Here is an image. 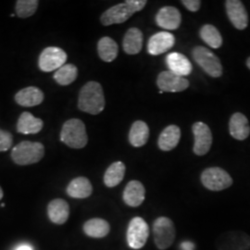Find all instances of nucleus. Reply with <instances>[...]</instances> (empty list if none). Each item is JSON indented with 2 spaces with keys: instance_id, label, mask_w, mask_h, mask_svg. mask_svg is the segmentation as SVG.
Instances as JSON below:
<instances>
[{
  "instance_id": "nucleus-1",
  "label": "nucleus",
  "mask_w": 250,
  "mask_h": 250,
  "mask_svg": "<svg viewBox=\"0 0 250 250\" xmlns=\"http://www.w3.org/2000/svg\"><path fill=\"white\" fill-rule=\"evenodd\" d=\"M105 97L98 82H88L81 89L78 99L79 109L92 115H98L105 108Z\"/></svg>"
},
{
  "instance_id": "nucleus-2",
  "label": "nucleus",
  "mask_w": 250,
  "mask_h": 250,
  "mask_svg": "<svg viewBox=\"0 0 250 250\" xmlns=\"http://www.w3.org/2000/svg\"><path fill=\"white\" fill-rule=\"evenodd\" d=\"M45 156V146L39 142L22 141L15 146L11 151V159L16 164L25 166L35 164Z\"/></svg>"
},
{
  "instance_id": "nucleus-3",
  "label": "nucleus",
  "mask_w": 250,
  "mask_h": 250,
  "mask_svg": "<svg viewBox=\"0 0 250 250\" xmlns=\"http://www.w3.org/2000/svg\"><path fill=\"white\" fill-rule=\"evenodd\" d=\"M61 140L72 148L80 149L88 142V136L84 124L79 119H71L62 126Z\"/></svg>"
},
{
  "instance_id": "nucleus-4",
  "label": "nucleus",
  "mask_w": 250,
  "mask_h": 250,
  "mask_svg": "<svg viewBox=\"0 0 250 250\" xmlns=\"http://www.w3.org/2000/svg\"><path fill=\"white\" fill-rule=\"evenodd\" d=\"M153 235L155 245L159 250L169 249L175 239V226L167 217H160L153 224Z\"/></svg>"
},
{
  "instance_id": "nucleus-5",
  "label": "nucleus",
  "mask_w": 250,
  "mask_h": 250,
  "mask_svg": "<svg viewBox=\"0 0 250 250\" xmlns=\"http://www.w3.org/2000/svg\"><path fill=\"white\" fill-rule=\"evenodd\" d=\"M195 62L209 76L218 78L223 74V66L220 59L212 51L204 46H196L192 51Z\"/></svg>"
},
{
  "instance_id": "nucleus-6",
  "label": "nucleus",
  "mask_w": 250,
  "mask_h": 250,
  "mask_svg": "<svg viewBox=\"0 0 250 250\" xmlns=\"http://www.w3.org/2000/svg\"><path fill=\"white\" fill-rule=\"evenodd\" d=\"M218 250H250V236L241 231H230L220 234L216 242Z\"/></svg>"
},
{
  "instance_id": "nucleus-7",
  "label": "nucleus",
  "mask_w": 250,
  "mask_h": 250,
  "mask_svg": "<svg viewBox=\"0 0 250 250\" xmlns=\"http://www.w3.org/2000/svg\"><path fill=\"white\" fill-rule=\"evenodd\" d=\"M201 182L203 186L210 191H222L232 185V179L230 174L219 167L206 169L201 174Z\"/></svg>"
},
{
  "instance_id": "nucleus-8",
  "label": "nucleus",
  "mask_w": 250,
  "mask_h": 250,
  "mask_svg": "<svg viewBox=\"0 0 250 250\" xmlns=\"http://www.w3.org/2000/svg\"><path fill=\"white\" fill-rule=\"evenodd\" d=\"M149 227L141 217L133 218L127 230V242L131 249L140 250L147 241Z\"/></svg>"
},
{
  "instance_id": "nucleus-9",
  "label": "nucleus",
  "mask_w": 250,
  "mask_h": 250,
  "mask_svg": "<svg viewBox=\"0 0 250 250\" xmlns=\"http://www.w3.org/2000/svg\"><path fill=\"white\" fill-rule=\"evenodd\" d=\"M68 56L66 52L56 46L45 48L39 56L38 66L42 72H50L62 68L67 62Z\"/></svg>"
},
{
  "instance_id": "nucleus-10",
  "label": "nucleus",
  "mask_w": 250,
  "mask_h": 250,
  "mask_svg": "<svg viewBox=\"0 0 250 250\" xmlns=\"http://www.w3.org/2000/svg\"><path fill=\"white\" fill-rule=\"evenodd\" d=\"M192 130L195 136L193 151L197 156H204L209 151L212 145L211 131L208 125L201 122L194 124Z\"/></svg>"
},
{
  "instance_id": "nucleus-11",
  "label": "nucleus",
  "mask_w": 250,
  "mask_h": 250,
  "mask_svg": "<svg viewBox=\"0 0 250 250\" xmlns=\"http://www.w3.org/2000/svg\"><path fill=\"white\" fill-rule=\"evenodd\" d=\"M134 10L125 1L124 3L117 4L107 9L100 17V21L104 26L112 24H119L126 21L134 15Z\"/></svg>"
},
{
  "instance_id": "nucleus-12",
  "label": "nucleus",
  "mask_w": 250,
  "mask_h": 250,
  "mask_svg": "<svg viewBox=\"0 0 250 250\" xmlns=\"http://www.w3.org/2000/svg\"><path fill=\"white\" fill-rule=\"evenodd\" d=\"M157 84L162 92L176 93L188 89L189 81L170 71H164L159 74Z\"/></svg>"
},
{
  "instance_id": "nucleus-13",
  "label": "nucleus",
  "mask_w": 250,
  "mask_h": 250,
  "mask_svg": "<svg viewBox=\"0 0 250 250\" xmlns=\"http://www.w3.org/2000/svg\"><path fill=\"white\" fill-rule=\"evenodd\" d=\"M226 12L232 25L238 30H244L249 25V15L242 1L227 0L225 2Z\"/></svg>"
},
{
  "instance_id": "nucleus-14",
  "label": "nucleus",
  "mask_w": 250,
  "mask_h": 250,
  "mask_svg": "<svg viewBox=\"0 0 250 250\" xmlns=\"http://www.w3.org/2000/svg\"><path fill=\"white\" fill-rule=\"evenodd\" d=\"M175 43V37L168 32H160L149 38L147 43V52L152 56L165 53Z\"/></svg>"
},
{
  "instance_id": "nucleus-15",
  "label": "nucleus",
  "mask_w": 250,
  "mask_h": 250,
  "mask_svg": "<svg viewBox=\"0 0 250 250\" xmlns=\"http://www.w3.org/2000/svg\"><path fill=\"white\" fill-rule=\"evenodd\" d=\"M182 21V16L178 9L166 6L161 8L156 16V22L159 26L166 30L178 29Z\"/></svg>"
},
{
  "instance_id": "nucleus-16",
  "label": "nucleus",
  "mask_w": 250,
  "mask_h": 250,
  "mask_svg": "<svg viewBox=\"0 0 250 250\" xmlns=\"http://www.w3.org/2000/svg\"><path fill=\"white\" fill-rule=\"evenodd\" d=\"M44 99L45 95L43 91L36 86L25 87L20 90L15 95V101L21 107H36L40 105Z\"/></svg>"
},
{
  "instance_id": "nucleus-17",
  "label": "nucleus",
  "mask_w": 250,
  "mask_h": 250,
  "mask_svg": "<svg viewBox=\"0 0 250 250\" xmlns=\"http://www.w3.org/2000/svg\"><path fill=\"white\" fill-rule=\"evenodd\" d=\"M47 214L49 220L54 224H64L70 216L69 204L62 198L53 199L47 206Z\"/></svg>"
},
{
  "instance_id": "nucleus-18",
  "label": "nucleus",
  "mask_w": 250,
  "mask_h": 250,
  "mask_svg": "<svg viewBox=\"0 0 250 250\" xmlns=\"http://www.w3.org/2000/svg\"><path fill=\"white\" fill-rule=\"evenodd\" d=\"M146 189L143 184L139 181H131L127 184L124 191V200L126 205L130 207H138L145 200Z\"/></svg>"
},
{
  "instance_id": "nucleus-19",
  "label": "nucleus",
  "mask_w": 250,
  "mask_h": 250,
  "mask_svg": "<svg viewBox=\"0 0 250 250\" xmlns=\"http://www.w3.org/2000/svg\"><path fill=\"white\" fill-rule=\"evenodd\" d=\"M229 132L234 139L245 140L250 134V126L248 118L240 112L234 113L229 123Z\"/></svg>"
},
{
  "instance_id": "nucleus-20",
  "label": "nucleus",
  "mask_w": 250,
  "mask_h": 250,
  "mask_svg": "<svg viewBox=\"0 0 250 250\" xmlns=\"http://www.w3.org/2000/svg\"><path fill=\"white\" fill-rule=\"evenodd\" d=\"M166 63L170 72L180 76H188L192 72V64L188 58L178 52H172L166 57Z\"/></svg>"
},
{
  "instance_id": "nucleus-21",
  "label": "nucleus",
  "mask_w": 250,
  "mask_h": 250,
  "mask_svg": "<svg viewBox=\"0 0 250 250\" xmlns=\"http://www.w3.org/2000/svg\"><path fill=\"white\" fill-rule=\"evenodd\" d=\"M124 50L128 55L138 54L143 46V34L138 28H130L124 38Z\"/></svg>"
},
{
  "instance_id": "nucleus-22",
  "label": "nucleus",
  "mask_w": 250,
  "mask_h": 250,
  "mask_svg": "<svg viewBox=\"0 0 250 250\" xmlns=\"http://www.w3.org/2000/svg\"><path fill=\"white\" fill-rule=\"evenodd\" d=\"M181 138V130L177 125H169L159 137V147L162 151H170L177 145Z\"/></svg>"
},
{
  "instance_id": "nucleus-23",
  "label": "nucleus",
  "mask_w": 250,
  "mask_h": 250,
  "mask_svg": "<svg viewBox=\"0 0 250 250\" xmlns=\"http://www.w3.org/2000/svg\"><path fill=\"white\" fill-rule=\"evenodd\" d=\"M44 126L41 119L36 118L30 112H23L21 114L17 123V131L21 134H38Z\"/></svg>"
},
{
  "instance_id": "nucleus-24",
  "label": "nucleus",
  "mask_w": 250,
  "mask_h": 250,
  "mask_svg": "<svg viewBox=\"0 0 250 250\" xmlns=\"http://www.w3.org/2000/svg\"><path fill=\"white\" fill-rule=\"evenodd\" d=\"M66 191L73 198H86L92 195L93 187L88 179L81 176L71 181Z\"/></svg>"
},
{
  "instance_id": "nucleus-25",
  "label": "nucleus",
  "mask_w": 250,
  "mask_h": 250,
  "mask_svg": "<svg viewBox=\"0 0 250 250\" xmlns=\"http://www.w3.org/2000/svg\"><path fill=\"white\" fill-rule=\"evenodd\" d=\"M149 137V128L143 121L134 122L129 133V142L134 147L145 146Z\"/></svg>"
},
{
  "instance_id": "nucleus-26",
  "label": "nucleus",
  "mask_w": 250,
  "mask_h": 250,
  "mask_svg": "<svg viewBox=\"0 0 250 250\" xmlns=\"http://www.w3.org/2000/svg\"><path fill=\"white\" fill-rule=\"evenodd\" d=\"M109 231V224L107 221L100 218L91 219L83 224V232L90 237L102 238L107 236Z\"/></svg>"
},
{
  "instance_id": "nucleus-27",
  "label": "nucleus",
  "mask_w": 250,
  "mask_h": 250,
  "mask_svg": "<svg viewBox=\"0 0 250 250\" xmlns=\"http://www.w3.org/2000/svg\"><path fill=\"white\" fill-rule=\"evenodd\" d=\"M98 52H99V58L103 62H111L116 59L118 56L119 47L116 42L112 38L105 36V37H102L99 41Z\"/></svg>"
},
{
  "instance_id": "nucleus-28",
  "label": "nucleus",
  "mask_w": 250,
  "mask_h": 250,
  "mask_svg": "<svg viewBox=\"0 0 250 250\" xmlns=\"http://www.w3.org/2000/svg\"><path fill=\"white\" fill-rule=\"evenodd\" d=\"M125 163L122 161H116L107 168L104 174V183L107 188H115L125 178Z\"/></svg>"
},
{
  "instance_id": "nucleus-29",
  "label": "nucleus",
  "mask_w": 250,
  "mask_h": 250,
  "mask_svg": "<svg viewBox=\"0 0 250 250\" xmlns=\"http://www.w3.org/2000/svg\"><path fill=\"white\" fill-rule=\"evenodd\" d=\"M78 76V69L73 64H65L54 73V80L60 85H69L76 80Z\"/></svg>"
},
{
  "instance_id": "nucleus-30",
  "label": "nucleus",
  "mask_w": 250,
  "mask_h": 250,
  "mask_svg": "<svg viewBox=\"0 0 250 250\" xmlns=\"http://www.w3.org/2000/svg\"><path fill=\"white\" fill-rule=\"evenodd\" d=\"M199 35L207 45L212 48H220L223 45V37L219 30L211 24H205L200 29Z\"/></svg>"
},
{
  "instance_id": "nucleus-31",
  "label": "nucleus",
  "mask_w": 250,
  "mask_h": 250,
  "mask_svg": "<svg viewBox=\"0 0 250 250\" xmlns=\"http://www.w3.org/2000/svg\"><path fill=\"white\" fill-rule=\"evenodd\" d=\"M39 1L37 0H18L16 2V14L21 19H26L33 16L38 8Z\"/></svg>"
},
{
  "instance_id": "nucleus-32",
  "label": "nucleus",
  "mask_w": 250,
  "mask_h": 250,
  "mask_svg": "<svg viewBox=\"0 0 250 250\" xmlns=\"http://www.w3.org/2000/svg\"><path fill=\"white\" fill-rule=\"evenodd\" d=\"M13 144V136L8 131L0 129V152L7 151Z\"/></svg>"
},
{
  "instance_id": "nucleus-33",
  "label": "nucleus",
  "mask_w": 250,
  "mask_h": 250,
  "mask_svg": "<svg viewBox=\"0 0 250 250\" xmlns=\"http://www.w3.org/2000/svg\"><path fill=\"white\" fill-rule=\"evenodd\" d=\"M182 3L188 10L192 12H197L201 6V1L199 0H183Z\"/></svg>"
},
{
  "instance_id": "nucleus-34",
  "label": "nucleus",
  "mask_w": 250,
  "mask_h": 250,
  "mask_svg": "<svg viewBox=\"0 0 250 250\" xmlns=\"http://www.w3.org/2000/svg\"><path fill=\"white\" fill-rule=\"evenodd\" d=\"M126 2L129 4V6L134 10V13L142 10L147 3V1H146V0H127Z\"/></svg>"
},
{
  "instance_id": "nucleus-35",
  "label": "nucleus",
  "mask_w": 250,
  "mask_h": 250,
  "mask_svg": "<svg viewBox=\"0 0 250 250\" xmlns=\"http://www.w3.org/2000/svg\"><path fill=\"white\" fill-rule=\"evenodd\" d=\"M16 250H32V248L30 247V246H28V245H21V246H20L18 249Z\"/></svg>"
},
{
  "instance_id": "nucleus-36",
  "label": "nucleus",
  "mask_w": 250,
  "mask_h": 250,
  "mask_svg": "<svg viewBox=\"0 0 250 250\" xmlns=\"http://www.w3.org/2000/svg\"><path fill=\"white\" fill-rule=\"evenodd\" d=\"M4 196V193H3V190H2V188H0V200L2 199V197Z\"/></svg>"
},
{
  "instance_id": "nucleus-37",
  "label": "nucleus",
  "mask_w": 250,
  "mask_h": 250,
  "mask_svg": "<svg viewBox=\"0 0 250 250\" xmlns=\"http://www.w3.org/2000/svg\"><path fill=\"white\" fill-rule=\"evenodd\" d=\"M247 66L249 67V69L250 70V58H249L248 61H247Z\"/></svg>"
}]
</instances>
